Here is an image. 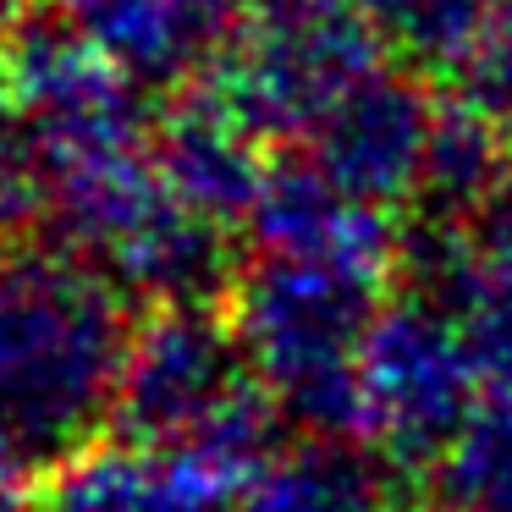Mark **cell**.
<instances>
[{"instance_id":"1","label":"cell","mask_w":512,"mask_h":512,"mask_svg":"<svg viewBox=\"0 0 512 512\" xmlns=\"http://www.w3.org/2000/svg\"><path fill=\"white\" fill-rule=\"evenodd\" d=\"M133 320L122 287L67 248L0 254V452L61 468L116 413Z\"/></svg>"},{"instance_id":"8","label":"cell","mask_w":512,"mask_h":512,"mask_svg":"<svg viewBox=\"0 0 512 512\" xmlns=\"http://www.w3.org/2000/svg\"><path fill=\"white\" fill-rule=\"evenodd\" d=\"M149 149H155V166L166 177L171 199H182L188 210L210 215L221 226L243 221L270 171V144L199 78L155 116Z\"/></svg>"},{"instance_id":"3","label":"cell","mask_w":512,"mask_h":512,"mask_svg":"<svg viewBox=\"0 0 512 512\" xmlns=\"http://www.w3.org/2000/svg\"><path fill=\"white\" fill-rule=\"evenodd\" d=\"M375 28L353 0H248L221 56L199 72L265 144L314 138V127L386 67Z\"/></svg>"},{"instance_id":"7","label":"cell","mask_w":512,"mask_h":512,"mask_svg":"<svg viewBox=\"0 0 512 512\" xmlns=\"http://www.w3.org/2000/svg\"><path fill=\"white\" fill-rule=\"evenodd\" d=\"M441 100L413 72L375 67L320 127H314V160L331 182H342L353 199L391 210L402 199H419L424 155Z\"/></svg>"},{"instance_id":"2","label":"cell","mask_w":512,"mask_h":512,"mask_svg":"<svg viewBox=\"0 0 512 512\" xmlns=\"http://www.w3.org/2000/svg\"><path fill=\"white\" fill-rule=\"evenodd\" d=\"M386 309V276H358L303 259H259L226 292L243 353L298 435L364 441V375L358 353Z\"/></svg>"},{"instance_id":"6","label":"cell","mask_w":512,"mask_h":512,"mask_svg":"<svg viewBox=\"0 0 512 512\" xmlns=\"http://www.w3.org/2000/svg\"><path fill=\"white\" fill-rule=\"evenodd\" d=\"M243 232L259 259H303V265H336L358 276H391L402 248L391 215L331 182L314 155L270 160L243 215Z\"/></svg>"},{"instance_id":"10","label":"cell","mask_w":512,"mask_h":512,"mask_svg":"<svg viewBox=\"0 0 512 512\" xmlns=\"http://www.w3.org/2000/svg\"><path fill=\"white\" fill-rule=\"evenodd\" d=\"M45 512H237V485L182 446H89L56 468Z\"/></svg>"},{"instance_id":"5","label":"cell","mask_w":512,"mask_h":512,"mask_svg":"<svg viewBox=\"0 0 512 512\" xmlns=\"http://www.w3.org/2000/svg\"><path fill=\"white\" fill-rule=\"evenodd\" d=\"M259 375L221 303H155L133 320L116 380V435L138 446H193Z\"/></svg>"},{"instance_id":"15","label":"cell","mask_w":512,"mask_h":512,"mask_svg":"<svg viewBox=\"0 0 512 512\" xmlns=\"http://www.w3.org/2000/svg\"><path fill=\"white\" fill-rule=\"evenodd\" d=\"M485 397L512 402V287H474L452 309Z\"/></svg>"},{"instance_id":"17","label":"cell","mask_w":512,"mask_h":512,"mask_svg":"<svg viewBox=\"0 0 512 512\" xmlns=\"http://www.w3.org/2000/svg\"><path fill=\"white\" fill-rule=\"evenodd\" d=\"M34 204H39L34 155H28V144H23V127L6 122V127H0V237L12 232Z\"/></svg>"},{"instance_id":"16","label":"cell","mask_w":512,"mask_h":512,"mask_svg":"<svg viewBox=\"0 0 512 512\" xmlns=\"http://www.w3.org/2000/svg\"><path fill=\"white\" fill-rule=\"evenodd\" d=\"M474 265V287H512V166L496 177V188L457 221Z\"/></svg>"},{"instance_id":"4","label":"cell","mask_w":512,"mask_h":512,"mask_svg":"<svg viewBox=\"0 0 512 512\" xmlns=\"http://www.w3.org/2000/svg\"><path fill=\"white\" fill-rule=\"evenodd\" d=\"M364 375V441L391 468H424L457 441L474 408L485 402L468 358L463 325L430 298H386L358 353Z\"/></svg>"},{"instance_id":"20","label":"cell","mask_w":512,"mask_h":512,"mask_svg":"<svg viewBox=\"0 0 512 512\" xmlns=\"http://www.w3.org/2000/svg\"><path fill=\"white\" fill-rule=\"evenodd\" d=\"M490 28L512 39V0H490Z\"/></svg>"},{"instance_id":"18","label":"cell","mask_w":512,"mask_h":512,"mask_svg":"<svg viewBox=\"0 0 512 512\" xmlns=\"http://www.w3.org/2000/svg\"><path fill=\"white\" fill-rule=\"evenodd\" d=\"M23 463H12V457L0 452V512H23Z\"/></svg>"},{"instance_id":"19","label":"cell","mask_w":512,"mask_h":512,"mask_svg":"<svg viewBox=\"0 0 512 512\" xmlns=\"http://www.w3.org/2000/svg\"><path fill=\"white\" fill-rule=\"evenodd\" d=\"M28 28V0H0V45H12Z\"/></svg>"},{"instance_id":"11","label":"cell","mask_w":512,"mask_h":512,"mask_svg":"<svg viewBox=\"0 0 512 512\" xmlns=\"http://www.w3.org/2000/svg\"><path fill=\"white\" fill-rule=\"evenodd\" d=\"M397 468L358 435H298L237 496V512H386Z\"/></svg>"},{"instance_id":"12","label":"cell","mask_w":512,"mask_h":512,"mask_svg":"<svg viewBox=\"0 0 512 512\" xmlns=\"http://www.w3.org/2000/svg\"><path fill=\"white\" fill-rule=\"evenodd\" d=\"M512 138L501 133L490 116H479L474 105L441 100L430 133V155H424V177H419V215H441V221H463L490 188L496 177L512 166Z\"/></svg>"},{"instance_id":"14","label":"cell","mask_w":512,"mask_h":512,"mask_svg":"<svg viewBox=\"0 0 512 512\" xmlns=\"http://www.w3.org/2000/svg\"><path fill=\"white\" fill-rule=\"evenodd\" d=\"M375 28L380 50L402 56L413 72H457L485 39L490 0H353Z\"/></svg>"},{"instance_id":"13","label":"cell","mask_w":512,"mask_h":512,"mask_svg":"<svg viewBox=\"0 0 512 512\" xmlns=\"http://www.w3.org/2000/svg\"><path fill=\"white\" fill-rule=\"evenodd\" d=\"M430 496L441 512H512V402L485 397L457 441L435 457Z\"/></svg>"},{"instance_id":"9","label":"cell","mask_w":512,"mask_h":512,"mask_svg":"<svg viewBox=\"0 0 512 512\" xmlns=\"http://www.w3.org/2000/svg\"><path fill=\"white\" fill-rule=\"evenodd\" d=\"M56 23L83 34L138 83L199 78L232 39L248 0H45Z\"/></svg>"}]
</instances>
